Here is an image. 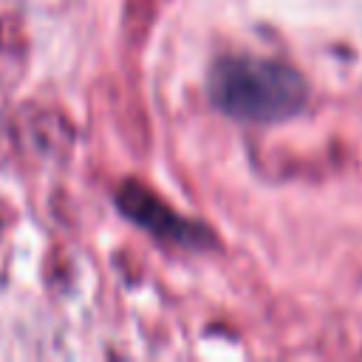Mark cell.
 I'll use <instances>...</instances> for the list:
<instances>
[{
	"mask_svg": "<svg viewBox=\"0 0 362 362\" xmlns=\"http://www.w3.org/2000/svg\"><path fill=\"white\" fill-rule=\"evenodd\" d=\"M209 102L229 119L246 124H277L294 119L308 102V85L286 62L226 54L218 57L206 76Z\"/></svg>",
	"mask_w": 362,
	"mask_h": 362,
	"instance_id": "1",
	"label": "cell"
},
{
	"mask_svg": "<svg viewBox=\"0 0 362 362\" xmlns=\"http://www.w3.org/2000/svg\"><path fill=\"white\" fill-rule=\"evenodd\" d=\"M116 206L124 218H130L133 223H139L141 229H147L153 238H158L164 243H178L187 249L212 246V232L204 229V223L187 221L184 215L164 206V201H158L150 189H144L136 181H124L119 187Z\"/></svg>",
	"mask_w": 362,
	"mask_h": 362,
	"instance_id": "2",
	"label": "cell"
}]
</instances>
